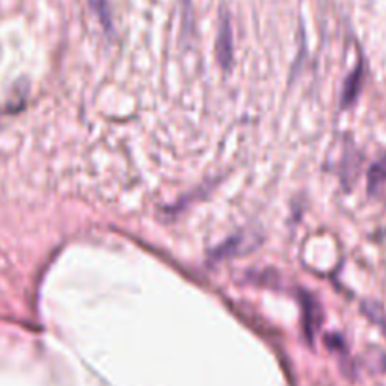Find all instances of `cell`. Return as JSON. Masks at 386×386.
Wrapping results in <instances>:
<instances>
[{
	"instance_id": "obj_5",
	"label": "cell",
	"mask_w": 386,
	"mask_h": 386,
	"mask_svg": "<svg viewBox=\"0 0 386 386\" xmlns=\"http://www.w3.org/2000/svg\"><path fill=\"white\" fill-rule=\"evenodd\" d=\"M91 6H93V10L96 11V16H99V19H101L102 25H104V28H106V31H110L112 23H110V13H108L106 2H104V0H91Z\"/></svg>"
},
{
	"instance_id": "obj_6",
	"label": "cell",
	"mask_w": 386,
	"mask_h": 386,
	"mask_svg": "<svg viewBox=\"0 0 386 386\" xmlns=\"http://www.w3.org/2000/svg\"><path fill=\"white\" fill-rule=\"evenodd\" d=\"M363 309H365V312H368V316L371 318L373 322L380 324V326H382L386 331V314L385 312H380L379 307H373V305H363Z\"/></svg>"
},
{
	"instance_id": "obj_2",
	"label": "cell",
	"mask_w": 386,
	"mask_h": 386,
	"mask_svg": "<svg viewBox=\"0 0 386 386\" xmlns=\"http://www.w3.org/2000/svg\"><path fill=\"white\" fill-rule=\"evenodd\" d=\"M362 78H363L362 65H358L345 82V91H343V99H341V101H343V106H351L352 102L356 101L358 93H360V87H362Z\"/></svg>"
},
{
	"instance_id": "obj_4",
	"label": "cell",
	"mask_w": 386,
	"mask_h": 386,
	"mask_svg": "<svg viewBox=\"0 0 386 386\" xmlns=\"http://www.w3.org/2000/svg\"><path fill=\"white\" fill-rule=\"evenodd\" d=\"M386 180V161H379V163H375L369 170V189L375 192L377 186H379L380 182Z\"/></svg>"
},
{
	"instance_id": "obj_3",
	"label": "cell",
	"mask_w": 386,
	"mask_h": 386,
	"mask_svg": "<svg viewBox=\"0 0 386 386\" xmlns=\"http://www.w3.org/2000/svg\"><path fill=\"white\" fill-rule=\"evenodd\" d=\"M303 312H305V331L307 335L311 337L314 331L320 326V320H322V312L318 309V303L312 297L305 295V299H303Z\"/></svg>"
},
{
	"instance_id": "obj_1",
	"label": "cell",
	"mask_w": 386,
	"mask_h": 386,
	"mask_svg": "<svg viewBox=\"0 0 386 386\" xmlns=\"http://www.w3.org/2000/svg\"><path fill=\"white\" fill-rule=\"evenodd\" d=\"M216 51H218V59H220L221 67H229L233 57V36H231V25L227 17H221L220 31H218V44H216Z\"/></svg>"
}]
</instances>
